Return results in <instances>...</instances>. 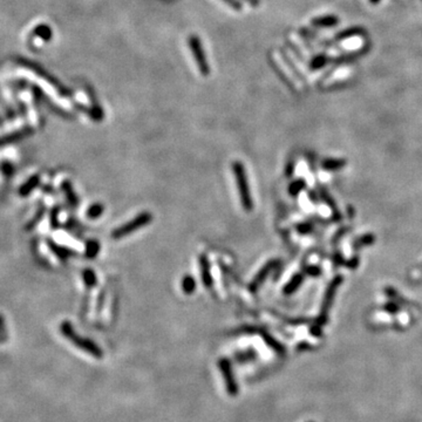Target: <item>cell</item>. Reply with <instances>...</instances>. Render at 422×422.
<instances>
[{
	"instance_id": "cell-1",
	"label": "cell",
	"mask_w": 422,
	"mask_h": 422,
	"mask_svg": "<svg viewBox=\"0 0 422 422\" xmlns=\"http://www.w3.org/2000/svg\"><path fill=\"white\" fill-rule=\"evenodd\" d=\"M232 170H234L237 186H238V191L240 196V202H242L243 209L250 211L252 209V201H251L249 184H247L246 174L244 165L239 161H236L232 163Z\"/></svg>"
},
{
	"instance_id": "cell-2",
	"label": "cell",
	"mask_w": 422,
	"mask_h": 422,
	"mask_svg": "<svg viewBox=\"0 0 422 422\" xmlns=\"http://www.w3.org/2000/svg\"><path fill=\"white\" fill-rule=\"evenodd\" d=\"M151 221H153V216H151V214H148V213L140 214L138 215V217H135L133 221L128 222V223L122 225V227L115 229V230L112 232V237L115 239L123 238V237L131 235L132 232L146 227V225L148 223H150Z\"/></svg>"
},
{
	"instance_id": "cell-3",
	"label": "cell",
	"mask_w": 422,
	"mask_h": 422,
	"mask_svg": "<svg viewBox=\"0 0 422 422\" xmlns=\"http://www.w3.org/2000/svg\"><path fill=\"white\" fill-rule=\"evenodd\" d=\"M189 43H190L192 54H194L195 60L196 62H197L199 70H201L202 74L206 75V74L209 73V66H208V61L205 60L204 53H203V48H202L201 43H199L198 38H196V36L194 35L191 36L190 40H189Z\"/></svg>"
},
{
	"instance_id": "cell-4",
	"label": "cell",
	"mask_w": 422,
	"mask_h": 422,
	"mask_svg": "<svg viewBox=\"0 0 422 422\" xmlns=\"http://www.w3.org/2000/svg\"><path fill=\"white\" fill-rule=\"evenodd\" d=\"M199 266H201L203 284H204L206 287H210L211 285H213V277H211V273H210L209 261L204 255L199 256Z\"/></svg>"
},
{
	"instance_id": "cell-5",
	"label": "cell",
	"mask_w": 422,
	"mask_h": 422,
	"mask_svg": "<svg viewBox=\"0 0 422 422\" xmlns=\"http://www.w3.org/2000/svg\"><path fill=\"white\" fill-rule=\"evenodd\" d=\"M182 288H183L184 293L191 294L192 292L195 291V288H196V281H195V279L192 278L191 276H186V277H184L183 281H182Z\"/></svg>"
},
{
	"instance_id": "cell-6",
	"label": "cell",
	"mask_w": 422,
	"mask_h": 422,
	"mask_svg": "<svg viewBox=\"0 0 422 422\" xmlns=\"http://www.w3.org/2000/svg\"><path fill=\"white\" fill-rule=\"evenodd\" d=\"M99 250H100L99 242H96V240H91V242H88L86 245V256L88 258H94L96 257V255H98Z\"/></svg>"
},
{
	"instance_id": "cell-7",
	"label": "cell",
	"mask_w": 422,
	"mask_h": 422,
	"mask_svg": "<svg viewBox=\"0 0 422 422\" xmlns=\"http://www.w3.org/2000/svg\"><path fill=\"white\" fill-rule=\"evenodd\" d=\"M103 211H105V208L101 204H99V203H96V204L92 205L90 209L87 211V215L90 218H99L101 216Z\"/></svg>"
},
{
	"instance_id": "cell-8",
	"label": "cell",
	"mask_w": 422,
	"mask_h": 422,
	"mask_svg": "<svg viewBox=\"0 0 422 422\" xmlns=\"http://www.w3.org/2000/svg\"><path fill=\"white\" fill-rule=\"evenodd\" d=\"M336 23H338V20H336V18L334 17H325V18H320V19H316L313 21V24L318 26H332V25H335Z\"/></svg>"
},
{
	"instance_id": "cell-9",
	"label": "cell",
	"mask_w": 422,
	"mask_h": 422,
	"mask_svg": "<svg viewBox=\"0 0 422 422\" xmlns=\"http://www.w3.org/2000/svg\"><path fill=\"white\" fill-rule=\"evenodd\" d=\"M83 279L86 281V284L88 286H95L96 284V276L93 271H91V270H86V271L83 272Z\"/></svg>"
},
{
	"instance_id": "cell-10",
	"label": "cell",
	"mask_w": 422,
	"mask_h": 422,
	"mask_svg": "<svg viewBox=\"0 0 422 422\" xmlns=\"http://www.w3.org/2000/svg\"><path fill=\"white\" fill-rule=\"evenodd\" d=\"M224 2H227L229 5H230L231 7H235V9H237V10L240 9V5L236 2V0H224Z\"/></svg>"
},
{
	"instance_id": "cell-11",
	"label": "cell",
	"mask_w": 422,
	"mask_h": 422,
	"mask_svg": "<svg viewBox=\"0 0 422 422\" xmlns=\"http://www.w3.org/2000/svg\"><path fill=\"white\" fill-rule=\"evenodd\" d=\"M246 2H249L251 5H257V4H258L257 0H246Z\"/></svg>"
}]
</instances>
